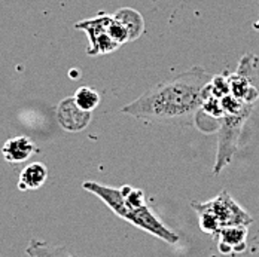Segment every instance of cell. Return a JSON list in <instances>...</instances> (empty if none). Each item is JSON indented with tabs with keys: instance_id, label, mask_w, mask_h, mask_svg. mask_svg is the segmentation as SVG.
<instances>
[{
	"instance_id": "6da1fadb",
	"label": "cell",
	"mask_w": 259,
	"mask_h": 257,
	"mask_svg": "<svg viewBox=\"0 0 259 257\" xmlns=\"http://www.w3.org/2000/svg\"><path fill=\"white\" fill-rule=\"evenodd\" d=\"M213 77L201 67H194L167 82L158 83L136 101L122 107L139 119L155 122H185L203 107L210 95Z\"/></svg>"
},
{
	"instance_id": "7a4b0ae2",
	"label": "cell",
	"mask_w": 259,
	"mask_h": 257,
	"mask_svg": "<svg viewBox=\"0 0 259 257\" xmlns=\"http://www.w3.org/2000/svg\"><path fill=\"white\" fill-rule=\"evenodd\" d=\"M82 187L97 195L100 199H103L104 204L110 210H113L119 217L125 219L134 226L143 231H148L149 233L164 239L165 242H170V244L178 242L179 236L171 231H168L154 216V213L145 205L143 193L140 190L128 187V186H124L121 189H113V187H107L94 181H85Z\"/></svg>"
},
{
	"instance_id": "3957f363",
	"label": "cell",
	"mask_w": 259,
	"mask_h": 257,
	"mask_svg": "<svg viewBox=\"0 0 259 257\" xmlns=\"http://www.w3.org/2000/svg\"><path fill=\"white\" fill-rule=\"evenodd\" d=\"M75 27L88 34L90 55L115 51L119 45L137 39L145 31L143 18L133 9H121L113 17L100 14L93 20L80 21Z\"/></svg>"
},
{
	"instance_id": "277c9868",
	"label": "cell",
	"mask_w": 259,
	"mask_h": 257,
	"mask_svg": "<svg viewBox=\"0 0 259 257\" xmlns=\"http://www.w3.org/2000/svg\"><path fill=\"white\" fill-rule=\"evenodd\" d=\"M219 106H221V128H219L218 156L213 170L214 174H219L233 161V155L237 147L240 132L255 107V104L243 101L234 97L231 92L222 97Z\"/></svg>"
},
{
	"instance_id": "5b68a950",
	"label": "cell",
	"mask_w": 259,
	"mask_h": 257,
	"mask_svg": "<svg viewBox=\"0 0 259 257\" xmlns=\"http://www.w3.org/2000/svg\"><path fill=\"white\" fill-rule=\"evenodd\" d=\"M192 208L198 214L201 229L214 238L227 228L249 226L253 222V219L227 192H222L208 202H192Z\"/></svg>"
},
{
	"instance_id": "8992f818",
	"label": "cell",
	"mask_w": 259,
	"mask_h": 257,
	"mask_svg": "<svg viewBox=\"0 0 259 257\" xmlns=\"http://www.w3.org/2000/svg\"><path fill=\"white\" fill-rule=\"evenodd\" d=\"M57 118L60 125L66 131H80L90 124L91 112L79 107L75 97H69L58 104Z\"/></svg>"
},
{
	"instance_id": "52a82bcc",
	"label": "cell",
	"mask_w": 259,
	"mask_h": 257,
	"mask_svg": "<svg viewBox=\"0 0 259 257\" xmlns=\"http://www.w3.org/2000/svg\"><path fill=\"white\" fill-rule=\"evenodd\" d=\"M34 150H36V147H34L33 141L28 137L21 135V137L9 138L2 147V155L11 164H21V162L27 161Z\"/></svg>"
},
{
	"instance_id": "ba28073f",
	"label": "cell",
	"mask_w": 259,
	"mask_h": 257,
	"mask_svg": "<svg viewBox=\"0 0 259 257\" xmlns=\"http://www.w3.org/2000/svg\"><path fill=\"white\" fill-rule=\"evenodd\" d=\"M247 226H231L218 235L216 239L221 241L222 253H240L246 247Z\"/></svg>"
},
{
	"instance_id": "9c48e42d",
	"label": "cell",
	"mask_w": 259,
	"mask_h": 257,
	"mask_svg": "<svg viewBox=\"0 0 259 257\" xmlns=\"http://www.w3.org/2000/svg\"><path fill=\"white\" fill-rule=\"evenodd\" d=\"M47 179H48V168L45 167V164L33 162L21 171L18 179V189L23 192L39 189L47 181Z\"/></svg>"
},
{
	"instance_id": "30bf717a",
	"label": "cell",
	"mask_w": 259,
	"mask_h": 257,
	"mask_svg": "<svg viewBox=\"0 0 259 257\" xmlns=\"http://www.w3.org/2000/svg\"><path fill=\"white\" fill-rule=\"evenodd\" d=\"M26 253L30 257H79L73 254L67 247L61 245H51L47 241L40 239H30L26 248Z\"/></svg>"
},
{
	"instance_id": "8fae6325",
	"label": "cell",
	"mask_w": 259,
	"mask_h": 257,
	"mask_svg": "<svg viewBox=\"0 0 259 257\" xmlns=\"http://www.w3.org/2000/svg\"><path fill=\"white\" fill-rule=\"evenodd\" d=\"M75 100H76V103H78L79 107H82V109L87 110V112H91V110L99 104L100 97H99V94H97L94 89L87 88V86H82V88H79L78 91H76Z\"/></svg>"
},
{
	"instance_id": "7c38bea8",
	"label": "cell",
	"mask_w": 259,
	"mask_h": 257,
	"mask_svg": "<svg viewBox=\"0 0 259 257\" xmlns=\"http://www.w3.org/2000/svg\"><path fill=\"white\" fill-rule=\"evenodd\" d=\"M258 24H259V23H258Z\"/></svg>"
}]
</instances>
